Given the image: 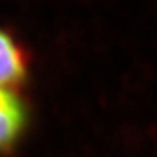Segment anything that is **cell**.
<instances>
[{"instance_id":"6da1fadb","label":"cell","mask_w":157,"mask_h":157,"mask_svg":"<svg viewBox=\"0 0 157 157\" xmlns=\"http://www.w3.org/2000/svg\"><path fill=\"white\" fill-rule=\"evenodd\" d=\"M28 110L14 89L0 88V154L15 146L24 133Z\"/></svg>"},{"instance_id":"7a4b0ae2","label":"cell","mask_w":157,"mask_h":157,"mask_svg":"<svg viewBox=\"0 0 157 157\" xmlns=\"http://www.w3.org/2000/svg\"><path fill=\"white\" fill-rule=\"evenodd\" d=\"M28 74V57L18 42L0 29V88L14 89Z\"/></svg>"}]
</instances>
